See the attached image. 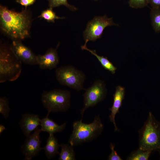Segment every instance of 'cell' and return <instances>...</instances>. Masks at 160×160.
<instances>
[{
  "label": "cell",
  "instance_id": "obj_16",
  "mask_svg": "<svg viewBox=\"0 0 160 160\" xmlns=\"http://www.w3.org/2000/svg\"><path fill=\"white\" fill-rule=\"evenodd\" d=\"M81 48L82 50H85L88 51L91 54L95 56L100 63L102 66L105 69L109 71L112 74H114L115 73L117 68L114 66L107 57L98 55L95 50H91L89 49L87 47V45H84L81 46Z\"/></svg>",
  "mask_w": 160,
  "mask_h": 160
},
{
  "label": "cell",
  "instance_id": "obj_27",
  "mask_svg": "<svg viewBox=\"0 0 160 160\" xmlns=\"http://www.w3.org/2000/svg\"><path fill=\"white\" fill-rule=\"evenodd\" d=\"M5 127L3 125H0V134H1L6 129Z\"/></svg>",
  "mask_w": 160,
  "mask_h": 160
},
{
  "label": "cell",
  "instance_id": "obj_25",
  "mask_svg": "<svg viewBox=\"0 0 160 160\" xmlns=\"http://www.w3.org/2000/svg\"><path fill=\"white\" fill-rule=\"evenodd\" d=\"M36 0H16L17 3L25 7V9L30 5L33 4Z\"/></svg>",
  "mask_w": 160,
  "mask_h": 160
},
{
  "label": "cell",
  "instance_id": "obj_3",
  "mask_svg": "<svg viewBox=\"0 0 160 160\" xmlns=\"http://www.w3.org/2000/svg\"><path fill=\"white\" fill-rule=\"evenodd\" d=\"M22 62L13 51L11 46L1 44L0 47V82L13 81L20 76Z\"/></svg>",
  "mask_w": 160,
  "mask_h": 160
},
{
  "label": "cell",
  "instance_id": "obj_4",
  "mask_svg": "<svg viewBox=\"0 0 160 160\" xmlns=\"http://www.w3.org/2000/svg\"><path fill=\"white\" fill-rule=\"evenodd\" d=\"M139 148L152 151L160 150V124L150 112L140 132Z\"/></svg>",
  "mask_w": 160,
  "mask_h": 160
},
{
  "label": "cell",
  "instance_id": "obj_18",
  "mask_svg": "<svg viewBox=\"0 0 160 160\" xmlns=\"http://www.w3.org/2000/svg\"><path fill=\"white\" fill-rule=\"evenodd\" d=\"M152 27L156 32H160V8H152L150 12Z\"/></svg>",
  "mask_w": 160,
  "mask_h": 160
},
{
  "label": "cell",
  "instance_id": "obj_28",
  "mask_svg": "<svg viewBox=\"0 0 160 160\" xmlns=\"http://www.w3.org/2000/svg\"></svg>",
  "mask_w": 160,
  "mask_h": 160
},
{
  "label": "cell",
  "instance_id": "obj_24",
  "mask_svg": "<svg viewBox=\"0 0 160 160\" xmlns=\"http://www.w3.org/2000/svg\"><path fill=\"white\" fill-rule=\"evenodd\" d=\"M114 147V145L111 143L110 145V148L111 150V153L108 156V160H122L121 158L115 150Z\"/></svg>",
  "mask_w": 160,
  "mask_h": 160
},
{
  "label": "cell",
  "instance_id": "obj_19",
  "mask_svg": "<svg viewBox=\"0 0 160 160\" xmlns=\"http://www.w3.org/2000/svg\"><path fill=\"white\" fill-rule=\"evenodd\" d=\"M151 151L145 150L139 148L136 151L133 152L127 158L129 160H147Z\"/></svg>",
  "mask_w": 160,
  "mask_h": 160
},
{
  "label": "cell",
  "instance_id": "obj_10",
  "mask_svg": "<svg viewBox=\"0 0 160 160\" xmlns=\"http://www.w3.org/2000/svg\"><path fill=\"white\" fill-rule=\"evenodd\" d=\"M11 47L15 55L22 63L29 65H37V55L20 40H13Z\"/></svg>",
  "mask_w": 160,
  "mask_h": 160
},
{
  "label": "cell",
  "instance_id": "obj_21",
  "mask_svg": "<svg viewBox=\"0 0 160 160\" xmlns=\"http://www.w3.org/2000/svg\"><path fill=\"white\" fill-rule=\"evenodd\" d=\"M10 111L8 99L5 97H0V113L5 119L9 116Z\"/></svg>",
  "mask_w": 160,
  "mask_h": 160
},
{
  "label": "cell",
  "instance_id": "obj_22",
  "mask_svg": "<svg viewBox=\"0 0 160 160\" xmlns=\"http://www.w3.org/2000/svg\"><path fill=\"white\" fill-rule=\"evenodd\" d=\"M49 7L53 8L61 5H64L72 11H75L77 9L68 4L67 0H47Z\"/></svg>",
  "mask_w": 160,
  "mask_h": 160
},
{
  "label": "cell",
  "instance_id": "obj_7",
  "mask_svg": "<svg viewBox=\"0 0 160 160\" xmlns=\"http://www.w3.org/2000/svg\"><path fill=\"white\" fill-rule=\"evenodd\" d=\"M117 25L115 23L112 18H108L106 15L95 17L87 23L83 33L85 40L84 45H87L89 41H95L100 38L103 31L106 27Z\"/></svg>",
  "mask_w": 160,
  "mask_h": 160
},
{
  "label": "cell",
  "instance_id": "obj_6",
  "mask_svg": "<svg viewBox=\"0 0 160 160\" xmlns=\"http://www.w3.org/2000/svg\"><path fill=\"white\" fill-rule=\"evenodd\" d=\"M56 78L59 83L77 91L85 89L84 73L71 65L60 67L55 71Z\"/></svg>",
  "mask_w": 160,
  "mask_h": 160
},
{
  "label": "cell",
  "instance_id": "obj_12",
  "mask_svg": "<svg viewBox=\"0 0 160 160\" xmlns=\"http://www.w3.org/2000/svg\"><path fill=\"white\" fill-rule=\"evenodd\" d=\"M41 120L37 115L28 113L23 114L19 124L24 135L26 137L29 136L40 125Z\"/></svg>",
  "mask_w": 160,
  "mask_h": 160
},
{
  "label": "cell",
  "instance_id": "obj_9",
  "mask_svg": "<svg viewBox=\"0 0 160 160\" xmlns=\"http://www.w3.org/2000/svg\"><path fill=\"white\" fill-rule=\"evenodd\" d=\"M41 132L40 129L38 127L33 133L26 137L25 141L21 148L25 160H31L43 150V148L41 146L40 136Z\"/></svg>",
  "mask_w": 160,
  "mask_h": 160
},
{
  "label": "cell",
  "instance_id": "obj_17",
  "mask_svg": "<svg viewBox=\"0 0 160 160\" xmlns=\"http://www.w3.org/2000/svg\"><path fill=\"white\" fill-rule=\"evenodd\" d=\"M60 152L59 153V160H76L75 154L73 146L67 144H60Z\"/></svg>",
  "mask_w": 160,
  "mask_h": 160
},
{
  "label": "cell",
  "instance_id": "obj_13",
  "mask_svg": "<svg viewBox=\"0 0 160 160\" xmlns=\"http://www.w3.org/2000/svg\"><path fill=\"white\" fill-rule=\"evenodd\" d=\"M125 90L124 88L120 86L116 87L115 92L113 95V103L111 108H109L111 113L109 118L110 121L114 124L115 130H118L115 122V117L116 114L119 112V109L122 105L124 99Z\"/></svg>",
  "mask_w": 160,
  "mask_h": 160
},
{
  "label": "cell",
  "instance_id": "obj_20",
  "mask_svg": "<svg viewBox=\"0 0 160 160\" xmlns=\"http://www.w3.org/2000/svg\"><path fill=\"white\" fill-rule=\"evenodd\" d=\"M38 17L43 19L48 22L52 23H54L56 19L65 18V17H61L57 16L53 10L52 8L50 7L43 11Z\"/></svg>",
  "mask_w": 160,
  "mask_h": 160
},
{
  "label": "cell",
  "instance_id": "obj_15",
  "mask_svg": "<svg viewBox=\"0 0 160 160\" xmlns=\"http://www.w3.org/2000/svg\"><path fill=\"white\" fill-rule=\"evenodd\" d=\"M60 147L58 140L54 136L53 134H49L46 140V144L43 149L48 159H51L59 154L58 150Z\"/></svg>",
  "mask_w": 160,
  "mask_h": 160
},
{
  "label": "cell",
  "instance_id": "obj_2",
  "mask_svg": "<svg viewBox=\"0 0 160 160\" xmlns=\"http://www.w3.org/2000/svg\"><path fill=\"white\" fill-rule=\"evenodd\" d=\"M82 119L74 121L73 129L68 140L74 146L91 141L101 134L104 127L99 115L95 116L92 122L89 124L82 122Z\"/></svg>",
  "mask_w": 160,
  "mask_h": 160
},
{
  "label": "cell",
  "instance_id": "obj_11",
  "mask_svg": "<svg viewBox=\"0 0 160 160\" xmlns=\"http://www.w3.org/2000/svg\"><path fill=\"white\" fill-rule=\"evenodd\" d=\"M48 49L43 55H37V65L39 68L43 69L52 70L56 68L59 62L57 48Z\"/></svg>",
  "mask_w": 160,
  "mask_h": 160
},
{
  "label": "cell",
  "instance_id": "obj_5",
  "mask_svg": "<svg viewBox=\"0 0 160 160\" xmlns=\"http://www.w3.org/2000/svg\"><path fill=\"white\" fill-rule=\"evenodd\" d=\"M71 93L67 90L55 89L44 91L41 95V101L47 111V116L50 112H65L71 105Z\"/></svg>",
  "mask_w": 160,
  "mask_h": 160
},
{
  "label": "cell",
  "instance_id": "obj_23",
  "mask_svg": "<svg viewBox=\"0 0 160 160\" xmlns=\"http://www.w3.org/2000/svg\"><path fill=\"white\" fill-rule=\"evenodd\" d=\"M129 4L130 7L134 8H142L148 4L147 0H129Z\"/></svg>",
  "mask_w": 160,
  "mask_h": 160
},
{
  "label": "cell",
  "instance_id": "obj_14",
  "mask_svg": "<svg viewBox=\"0 0 160 160\" xmlns=\"http://www.w3.org/2000/svg\"><path fill=\"white\" fill-rule=\"evenodd\" d=\"M66 123L59 125L48 117V116L41 120V132H45L49 134H53L61 132L65 128Z\"/></svg>",
  "mask_w": 160,
  "mask_h": 160
},
{
  "label": "cell",
  "instance_id": "obj_8",
  "mask_svg": "<svg viewBox=\"0 0 160 160\" xmlns=\"http://www.w3.org/2000/svg\"><path fill=\"white\" fill-rule=\"evenodd\" d=\"M85 90L83 95L84 107L81 110L82 119L86 110L102 101L105 98L107 93L104 82L100 79L95 81L91 86Z\"/></svg>",
  "mask_w": 160,
  "mask_h": 160
},
{
  "label": "cell",
  "instance_id": "obj_1",
  "mask_svg": "<svg viewBox=\"0 0 160 160\" xmlns=\"http://www.w3.org/2000/svg\"><path fill=\"white\" fill-rule=\"evenodd\" d=\"M31 18L27 9L18 12L0 6L1 28L13 40L24 39L29 35Z\"/></svg>",
  "mask_w": 160,
  "mask_h": 160
},
{
  "label": "cell",
  "instance_id": "obj_26",
  "mask_svg": "<svg viewBox=\"0 0 160 160\" xmlns=\"http://www.w3.org/2000/svg\"><path fill=\"white\" fill-rule=\"evenodd\" d=\"M148 4H150L152 8H159L160 7V0H147Z\"/></svg>",
  "mask_w": 160,
  "mask_h": 160
}]
</instances>
